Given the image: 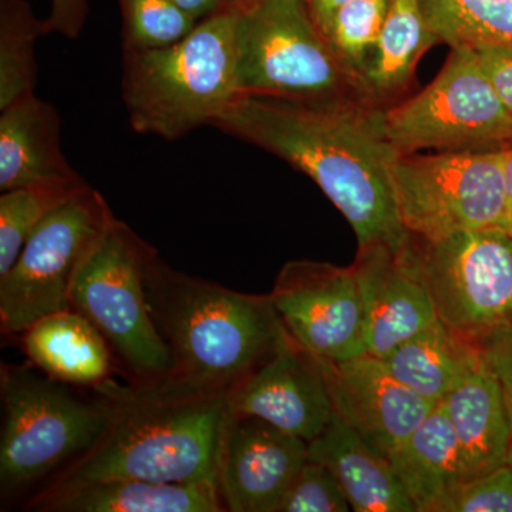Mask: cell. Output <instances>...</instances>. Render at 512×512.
<instances>
[{"label":"cell","instance_id":"6da1fadb","mask_svg":"<svg viewBox=\"0 0 512 512\" xmlns=\"http://www.w3.org/2000/svg\"><path fill=\"white\" fill-rule=\"evenodd\" d=\"M376 104L315 106L241 96L212 127L282 158L308 175L355 231L359 247L406 234L397 211V151Z\"/></svg>","mask_w":512,"mask_h":512},{"label":"cell","instance_id":"44dd1931","mask_svg":"<svg viewBox=\"0 0 512 512\" xmlns=\"http://www.w3.org/2000/svg\"><path fill=\"white\" fill-rule=\"evenodd\" d=\"M20 336L29 362L52 379L92 387L110 380L113 355L109 343L73 308L37 320Z\"/></svg>","mask_w":512,"mask_h":512},{"label":"cell","instance_id":"5bb4252c","mask_svg":"<svg viewBox=\"0 0 512 512\" xmlns=\"http://www.w3.org/2000/svg\"><path fill=\"white\" fill-rule=\"evenodd\" d=\"M229 412L256 417L305 441L326 429L332 400L318 359L292 335L227 392Z\"/></svg>","mask_w":512,"mask_h":512},{"label":"cell","instance_id":"277c9868","mask_svg":"<svg viewBox=\"0 0 512 512\" xmlns=\"http://www.w3.org/2000/svg\"><path fill=\"white\" fill-rule=\"evenodd\" d=\"M239 9L227 3L170 46L123 50L121 96L138 134L173 141L211 126L241 97Z\"/></svg>","mask_w":512,"mask_h":512},{"label":"cell","instance_id":"9c48e42d","mask_svg":"<svg viewBox=\"0 0 512 512\" xmlns=\"http://www.w3.org/2000/svg\"><path fill=\"white\" fill-rule=\"evenodd\" d=\"M383 128L399 154L512 146L511 110L476 50L468 47H451L443 69L423 92L384 109Z\"/></svg>","mask_w":512,"mask_h":512},{"label":"cell","instance_id":"4dcf8cb0","mask_svg":"<svg viewBox=\"0 0 512 512\" xmlns=\"http://www.w3.org/2000/svg\"><path fill=\"white\" fill-rule=\"evenodd\" d=\"M434 512H512V467L505 464L456 485Z\"/></svg>","mask_w":512,"mask_h":512},{"label":"cell","instance_id":"4fadbf2b","mask_svg":"<svg viewBox=\"0 0 512 512\" xmlns=\"http://www.w3.org/2000/svg\"><path fill=\"white\" fill-rule=\"evenodd\" d=\"M352 266L362 296L369 355L384 359L400 343L437 319L410 232L399 241L359 247Z\"/></svg>","mask_w":512,"mask_h":512},{"label":"cell","instance_id":"f35d334b","mask_svg":"<svg viewBox=\"0 0 512 512\" xmlns=\"http://www.w3.org/2000/svg\"><path fill=\"white\" fill-rule=\"evenodd\" d=\"M508 464H510V466L512 467V448H511L510 458H508Z\"/></svg>","mask_w":512,"mask_h":512},{"label":"cell","instance_id":"2e32d148","mask_svg":"<svg viewBox=\"0 0 512 512\" xmlns=\"http://www.w3.org/2000/svg\"><path fill=\"white\" fill-rule=\"evenodd\" d=\"M309 460L308 441L256 417H231L222 448L220 493L231 512H278Z\"/></svg>","mask_w":512,"mask_h":512},{"label":"cell","instance_id":"e0dca14e","mask_svg":"<svg viewBox=\"0 0 512 512\" xmlns=\"http://www.w3.org/2000/svg\"><path fill=\"white\" fill-rule=\"evenodd\" d=\"M55 107L35 93L13 101L0 114V190L86 181L70 165L60 143Z\"/></svg>","mask_w":512,"mask_h":512},{"label":"cell","instance_id":"d4e9b609","mask_svg":"<svg viewBox=\"0 0 512 512\" xmlns=\"http://www.w3.org/2000/svg\"><path fill=\"white\" fill-rule=\"evenodd\" d=\"M440 43L512 50V0H420Z\"/></svg>","mask_w":512,"mask_h":512},{"label":"cell","instance_id":"7c38bea8","mask_svg":"<svg viewBox=\"0 0 512 512\" xmlns=\"http://www.w3.org/2000/svg\"><path fill=\"white\" fill-rule=\"evenodd\" d=\"M292 338L320 359L366 355L365 312L353 266L291 261L269 293Z\"/></svg>","mask_w":512,"mask_h":512},{"label":"cell","instance_id":"d6986e66","mask_svg":"<svg viewBox=\"0 0 512 512\" xmlns=\"http://www.w3.org/2000/svg\"><path fill=\"white\" fill-rule=\"evenodd\" d=\"M309 460L335 474L356 512H416L389 458L373 450L352 427L333 414L326 429L308 443Z\"/></svg>","mask_w":512,"mask_h":512},{"label":"cell","instance_id":"f1b7e54d","mask_svg":"<svg viewBox=\"0 0 512 512\" xmlns=\"http://www.w3.org/2000/svg\"><path fill=\"white\" fill-rule=\"evenodd\" d=\"M387 8L389 0H352L322 28L339 55L362 77L379 42Z\"/></svg>","mask_w":512,"mask_h":512},{"label":"cell","instance_id":"cb8c5ba5","mask_svg":"<svg viewBox=\"0 0 512 512\" xmlns=\"http://www.w3.org/2000/svg\"><path fill=\"white\" fill-rule=\"evenodd\" d=\"M437 43L420 0H389L379 42L363 73L373 100L383 109L396 104L412 84L421 57Z\"/></svg>","mask_w":512,"mask_h":512},{"label":"cell","instance_id":"74e56055","mask_svg":"<svg viewBox=\"0 0 512 512\" xmlns=\"http://www.w3.org/2000/svg\"><path fill=\"white\" fill-rule=\"evenodd\" d=\"M255 2H258V0H228V3H231V5L238 9L247 8V6Z\"/></svg>","mask_w":512,"mask_h":512},{"label":"cell","instance_id":"ac0fdd59","mask_svg":"<svg viewBox=\"0 0 512 512\" xmlns=\"http://www.w3.org/2000/svg\"><path fill=\"white\" fill-rule=\"evenodd\" d=\"M440 403L456 434L464 481L508 464L512 413L503 387L484 363Z\"/></svg>","mask_w":512,"mask_h":512},{"label":"cell","instance_id":"5b68a950","mask_svg":"<svg viewBox=\"0 0 512 512\" xmlns=\"http://www.w3.org/2000/svg\"><path fill=\"white\" fill-rule=\"evenodd\" d=\"M237 80L241 96L379 106L319 28L306 0H258L239 9Z\"/></svg>","mask_w":512,"mask_h":512},{"label":"cell","instance_id":"836d02e7","mask_svg":"<svg viewBox=\"0 0 512 512\" xmlns=\"http://www.w3.org/2000/svg\"><path fill=\"white\" fill-rule=\"evenodd\" d=\"M485 73L512 113V50H476Z\"/></svg>","mask_w":512,"mask_h":512},{"label":"cell","instance_id":"3957f363","mask_svg":"<svg viewBox=\"0 0 512 512\" xmlns=\"http://www.w3.org/2000/svg\"><path fill=\"white\" fill-rule=\"evenodd\" d=\"M144 285L173 362L165 377L195 389L228 392L291 336L271 296L183 274L158 255Z\"/></svg>","mask_w":512,"mask_h":512},{"label":"cell","instance_id":"83f0119b","mask_svg":"<svg viewBox=\"0 0 512 512\" xmlns=\"http://www.w3.org/2000/svg\"><path fill=\"white\" fill-rule=\"evenodd\" d=\"M123 50L170 46L183 39L198 20L171 0H119Z\"/></svg>","mask_w":512,"mask_h":512},{"label":"cell","instance_id":"ba28073f","mask_svg":"<svg viewBox=\"0 0 512 512\" xmlns=\"http://www.w3.org/2000/svg\"><path fill=\"white\" fill-rule=\"evenodd\" d=\"M392 184L403 228L416 237L436 241L480 229L510 234L503 150L397 154Z\"/></svg>","mask_w":512,"mask_h":512},{"label":"cell","instance_id":"f546056e","mask_svg":"<svg viewBox=\"0 0 512 512\" xmlns=\"http://www.w3.org/2000/svg\"><path fill=\"white\" fill-rule=\"evenodd\" d=\"M348 498L325 464L308 460L279 504L278 512H348Z\"/></svg>","mask_w":512,"mask_h":512},{"label":"cell","instance_id":"7402d4cb","mask_svg":"<svg viewBox=\"0 0 512 512\" xmlns=\"http://www.w3.org/2000/svg\"><path fill=\"white\" fill-rule=\"evenodd\" d=\"M400 383L439 404L483 363L476 340L437 318L382 359Z\"/></svg>","mask_w":512,"mask_h":512},{"label":"cell","instance_id":"30bf717a","mask_svg":"<svg viewBox=\"0 0 512 512\" xmlns=\"http://www.w3.org/2000/svg\"><path fill=\"white\" fill-rule=\"evenodd\" d=\"M113 218L109 202L89 184L47 215L0 275L3 335H20L37 320L72 308L77 275Z\"/></svg>","mask_w":512,"mask_h":512},{"label":"cell","instance_id":"8fae6325","mask_svg":"<svg viewBox=\"0 0 512 512\" xmlns=\"http://www.w3.org/2000/svg\"><path fill=\"white\" fill-rule=\"evenodd\" d=\"M413 238L437 318L476 342L512 322L511 234L480 229Z\"/></svg>","mask_w":512,"mask_h":512},{"label":"cell","instance_id":"ffe728a7","mask_svg":"<svg viewBox=\"0 0 512 512\" xmlns=\"http://www.w3.org/2000/svg\"><path fill=\"white\" fill-rule=\"evenodd\" d=\"M43 512H221L220 488L211 484L110 480L40 491L28 504Z\"/></svg>","mask_w":512,"mask_h":512},{"label":"cell","instance_id":"d6a6232c","mask_svg":"<svg viewBox=\"0 0 512 512\" xmlns=\"http://www.w3.org/2000/svg\"><path fill=\"white\" fill-rule=\"evenodd\" d=\"M89 16L87 0H52V10L46 20L47 33H60L67 39L82 35Z\"/></svg>","mask_w":512,"mask_h":512},{"label":"cell","instance_id":"8992f818","mask_svg":"<svg viewBox=\"0 0 512 512\" xmlns=\"http://www.w3.org/2000/svg\"><path fill=\"white\" fill-rule=\"evenodd\" d=\"M0 488L10 495L37 483L94 446L106 430L110 403L80 399L66 383L32 367L2 365Z\"/></svg>","mask_w":512,"mask_h":512},{"label":"cell","instance_id":"e575fe53","mask_svg":"<svg viewBox=\"0 0 512 512\" xmlns=\"http://www.w3.org/2000/svg\"><path fill=\"white\" fill-rule=\"evenodd\" d=\"M171 2L192 18L201 20L224 8L228 0H171Z\"/></svg>","mask_w":512,"mask_h":512},{"label":"cell","instance_id":"484cf974","mask_svg":"<svg viewBox=\"0 0 512 512\" xmlns=\"http://www.w3.org/2000/svg\"><path fill=\"white\" fill-rule=\"evenodd\" d=\"M49 35L26 0H0V110L35 93L36 40Z\"/></svg>","mask_w":512,"mask_h":512},{"label":"cell","instance_id":"7a4b0ae2","mask_svg":"<svg viewBox=\"0 0 512 512\" xmlns=\"http://www.w3.org/2000/svg\"><path fill=\"white\" fill-rule=\"evenodd\" d=\"M110 403L106 430L46 488L100 481L211 484L220 488L222 448L232 414L227 392L173 379L93 387Z\"/></svg>","mask_w":512,"mask_h":512},{"label":"cell","instance_id":"52a82bcc","mask_svg":"<svg viewBox=\"0 0 512 512\" xmlns=\"http://www.w3.org/2000/svg\"><path fill=\"white\" fill-rule=\"evenodd\" d=\"M157 255L153 245L114 217L80 269L72 291L74 311L96 326L134 376V383L164 379L173 366L144 285L148 264Z\"/></svg>","mask_w":512,"mask_h":512},{"label":"cell","instance_id":"1f68e13d","mask_svg":"<svg viewBox=\"0 0 512 512\" xmlns=\"http://www.w3.org/2000/svg\"><path fill=\"white\" fill-rule=\"evenodd\" d=\"M484 366L503 387L512 413V322L477 340Z\"/></svg>","mask_w":512,"mask_h":512},{"label":"cell","instance_id":"603a6c76","mask_svg":"<svg viewBox=\"0 0 512 512\" xmlns=\"http://www.w3.org/2000/svg\"><path fill=\"white\" fill-rule=\"evenodd\" d=\"M417 512H434L448 491L463 483L460 448L446 409L439 403L389 456Z\"/></svg>","mask_w":512,"mask_h":512},{"label":"cell","instance_id":"d590c367","mask_svg":"<svg viewBox=\"0 0 512 512\" xmlns=\"http://www.w3.org/2000/svg\"><path fill=\"white\" fill-rule=\"evenodd\" d=\"M352 0H306L309 9H311L313 18L318 22L319 28L322 29L329 19L335 15L336 10L345 6Z\"/></svg>","mask_w":512,"mask_h":512},{"label":"cell","instance_id":"9a60e30c","mask_svg":"<svg viewBox=\"0 0 512 512\" xmlns=\"http://www.w3.org/2000/svg\"><path fill=\"white\" fill-rule=\"evenodd\" d=\"M316 359L333 414L383 457L389 458L437 406L400 383L382 359L369 353L343 362Z\"/></svg>","mask_w":512,"mask_h":512},{"label":"cell","instance_id":"8d00e7d4","mask_svg":"<svg viewBox=\"0 0 512 512\" xmlns=\"http://www.w3.org/2000/svg\"><path fill=\"white\" fill-rule=\"evenodd\" d=\"M503 153H504L505 178H507L508 194H510V201H511V208H512V146L503 148ZM510 234L512 235V222H511Z\"/></svg>","mask_w":512,"mask_h":512},{"label":"cell","instance_id":"4316f807","mask_svg":"<svg viewBox=\"0 0 512 512\" xmlns=\"http://www.w3.org/2000/svg\"><path fill=\"white\" fill-rule=\"evenodd\" d=\"M87 183L76 185H32L3 191L0 195V275L6 274L30 235L57 207Z\"/></svg>","mask_w":512,"mask_h":512}]
</instances>
